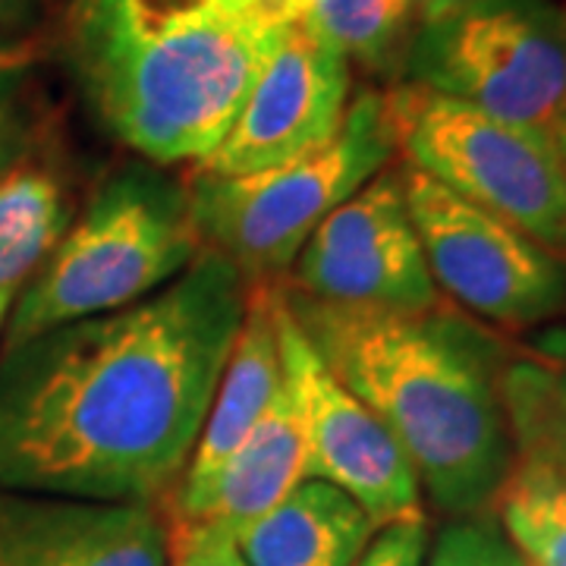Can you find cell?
Listing matches in <instances>:
<instances>
[{
    "label": "cell",
    "instance_id": "6da1fadb",
    "mask_svg": "<svg viewBox=\"0 0 566 566\" xmlns=\"http://www.w3.org/2000/svg\"><path fill=\"white\" fill-rule=\"evenodd\" d=\"M252 281L214 249L139 303L0 353V488L155 504L186 472Z\"/></svg>",
    "mask_w": 566,
    "mask_h": 566
},
{
    "label": "cell",
    "instance_id": "7a4b0ae2",
    "mask_svg": "<svg viewBox=\"0 0 566 566\" xmlns=\"http://www.w3.org/2000/svg\"><path fill=\"white\" fill-rule=\"evenodd\" d=\"M277 290L318 359L400 441L431 504L482 516L516 465L501 344L441 303L394 312Z\"/></svg>",
    "mask_w": 566,
    "mask_h": 566
},
{
    "label": "cell",
    "instance_id": "3957f363",
    "mask_svg": "<svg viewBox=\"0 0 566 566\" xmlns=\"http://www.w3.org/2000/svg\"><path fill=\"white\" fill-rule=\"evenodd\" d=\"M303 0H73L66 66L82 104L142 161L202 164Z\"/></svg>",
    "mask_w": 566,
    "mask_h": 566
},
{
    "label": "cell",
    "instance_id": "277c9868",
    "mask_svg": "<svg viewBox=\"0 0 566 566\" xmlns=\"http://www.w3.org/2000/svg\"><path fill=\"white\" fill-rule=\"evenodd\" d=\"M202 249L189 182L151 161L123 164L22 283L0 344L139 303L177 281Z\"/></svg>",
    "mask_w": 566,
    "mask_h": 566
},
{
    "label": "cell",
    "instance_id": "5b68a950",
    "mask_svg": "<svg viewBox=\"0 0 566 566\" xmlns=\"http://www.w3.org/2000/svg\"><path fill=\"white\" fill-rule=\"evenodd\" d=\"M394 151L387 95L363 88L349 98L337 133L300 158L243 177L196 170L189 202L205 249L227 255L249 281L281 274L318 223L378 177Z\"/></svg>",
    "mask_w": 566,
    "mask_h": 566
},
{
    "label": "cell",
    "instance_id": "8992f818",
    "mask_svg": "<svg viewBox=\"0 0 566 566\" xmlns=\"http://www.w3.org/2000/svg\"><path fill=\"white\" fill-rule=\"evenodd\" d=\"M409 167L551 252H566V167L551 133L424 92L387 95Z\"/></svg>",
    "mask_w": 566,
    "mask_h": 566
},
{
    "label": "cell",
    "instance_id": "52a82bcc",
    "mask_svg": "<svg viewBox=\"0 0 566 566\" xmlns=\"http://www.w3.org/2000/svg\"><path fill=\"white\" fill-rule=\"evenodd\" d=\"M409 85L551 133L566 120V7L554 0H479L416 25Z\"/></svg>",
    "mask_w": 566,
    "mask_h": 566
},
{
    "label": "cell",
    "instance_id": "ba28073f",
    "mask_svg": "<svg viewBox=\"0 0 566 566\" xmlns=\"http://www.w3.org/2000/svg\"><path fill=\"white\" fill-rule=\"evenodd\" d=\"M403 189L438 290L488 322L538 324L566 312V264L551 249L412 167Z\"/></svg>",
    "mask_w": 566,
    "mask_h": 566
},
{
    "label": "cell",
    "instance_id": "9c48e42d",
    "mask_svg": "<svg viewBox=\"0 0 566 566\" xmlns=\"http://www.w3.org/2000/svg\"><path fill=\"white\" fill-rule=\"evenodd\" d=\"M283 371L303 406L308 479L346 491L375 528L422 516V485L387 424L318 359L271 283Z\"/></svg>",
    "mask_w": 566,
    "mask_h": 566
},
{
    "label": "cell",
    "instance_id": "30bf717a",
    "mask_svg": "<svg viewBox=\"0 0 566 566\" xmlns=\"http://www.w3.org/2000/svg\"><path fill=\"white\" fill-rule=\"evenodd\" d=\"M290 286L322 303L394 312L441 303L406 205L403 170H381L318 223Z\"/></svg>",
    "mask_w": 566,
    "mask_h": 566
},
{
    "label": "cell",
    "instance_id": "8fae6325",
    "mask_svg": "<svg viewBox=\"0 0 566 566\" xmlns=\"http://www.w3.org/2000/svg\"><path fill=\"white\" fill-rule=\"evenodd\" d=\"M349 98L353 63L303 17L268 61L218 148L196 170L243 177L300 158L337 133Z\"/></svg>",
    "mask_w": 566,
    "mask_h": 566
},
{
    "label": "cell",
    "instance_id": "7c38bea8",
    "mask_svg": "<svg viewBox=\"0 0 566 566\" xmlns=\"http://www.w3.org/2000/svg\"><path fill=\"white\" fill-rule=\"evenodd\" d=\"M0 566H170V526L155 504L0 488Z\"/></svg>",
    "mask_w": 566,
    "mask_h": 566
},
{
    "label": "cell",
    "instance_id": "4fadbf2b",
    "mask_svg": "<svg viewBox=\"0 0 566 566\" xmlns=\"http://www.w3.org/2000/svg\"><path fill=\"white\" fill-rule=\"evenodd\" d=\"M305 479L308 438L303 406L283 371L274 400L240 450L227 460L199 497L180 504V523H218L240 535Z\"/></svg>",
    "mask_w": 566,
    "mask_h": 566
},
{
    "label": "cell",
    "instance_id": "5bb4252c",
    "mask_svg": "<svg viewBox=\"0 0 566 566\" xmlns=\"http://www.w3.org/2000/svg\"><path fill=\"white\" fill-rule=\"evenodd\" d=\"M281 381L283 359L271 286H259L249 293L240 334L223 365L214 400L205 416L202 434L182 472L186 479L180 485V504L199 497L208 482L227 465V460L240 450L249 431L259 424L264 409L274 400Z\"/></svg>",
    "mask_w": 566,
    "mask_h": 566
},
{
    "label": "cell",
    "instance_id": "9a60e30c",
    "mask_svg": "<svg viewBox=\"0 0 566 566\" xmlns=\"http://www.w3.org/2000/svg\"><path fill=\"white\" fill-rule=\"evenodd\" d=\"M378 528L346 491L305 479L237 535L249 566H353Z\"/></svg>",
    "mask_w": 566,
    "mask_h": 566
},
{
    "label": "cell",
    "instance_id": "2e32d148",
    "mask_svg": "<svg viewBox=\"0 0 566 566\" xmlns=\"http://www.w3.org/2000/svg\"><path fill=\"white\" fill-rule=\"evenodd\" d=\"M516 457H532L566 479V327L542 331L501 375Z\"/></svg>",
    "mask_w": 566,
    "mask_h": 566
},
{
    "label": "cell",
    "instance_id": "e0dca14e",
    "mask_svg": "<svg viewBox=\"0 0 566 566\" xmlns=\"http://www.w3.org/2000/svg\"><path fill=\"white\" fill-rule=\"evenodd\" d=\"M66 227L57 180L17 164L0 177V290L20 293L51 255Z\"/></svg>",
    "mask_w": 566,
    "mask_h": 566
},
{
    "label": "cell",
    "instance_id": "ac0fdd59",
    "mask_svg": "<svg viewBox=\"0 0 566 566\" xmlns=\"http://www.w3.org/2000/svg\"><path fill=\"white\" fill-rule=\"evenodd\" d=\"M506 542L526 566H566V479L532 457H516L494 497Z\"/></svg>",
    "mask_w": 566,
    "mask_h": 566
},
{
    "label": "cell",
    "instance_id": "d6986e66",
    "mask_svg": "<svg viewBox=\"0 0 566 566\" xmlns=\"http://www.w3.org/2000/svg\"><path fill=\"white\" fill-rule=\"evenodd\" d=\"M305 17L378 76H400L416 35V0H303Z\"/></svg>",
    "mask_w": 566,
    "mask_h": 566
},
{
    "label": "cell",
    "instance_id": "ffe728a7",
    "mask_svg": "<svg viewBox=\"0 0 566 566\" xmlns=\"http://www.w3.org/2000/svg\"><path fill=\"white\" fill-rule=\"evenodd\" d=\"M428 566H526L501 526L488 516H463L444 526L428 554Z\"/></svg>",
    "mask_w": 566,
    "mask_h": 566
},
{
    "label": "cell",
    "instance_id": "44dd1931",
    "mask_svg": "<svg viewBox=\"0 0 566 566\" xmlns=\"http://www.w3.org/2000/svg\"><path fill=\"white\" fill-rule=\"evenodd\" d=\"M170 566H249L237 535L218 523H180L170 532Z\"/></svg>",
    "mask_w": 566,
    "mask_h": 566
},
{
    "label": "cell",
    "instance_id": "7402d4cb",
    "mask_svg": "<svg viewBox=\"0 0 566 566\" xmlns=\"http://www.w3.org/2000/svg\"><path fill=\"white\" fill-rule=\"evenodd\" d=\"M428 557V520L409 516L378 528L353 566H424Z\"/></svg>",
    "mask_w": 566,
    "mask_h": 566
},
{
    "label": "cell",
    "instance_id": "603a6c76",
    "mask_svg": "<svg viewBox=\"0 0 566 566\" xmlns=\"http://www.w3.org/2000/svg\"><path fill=\"white\" fill-rule=\"evenodd\" d=\"M32 114L17 95L0 102V177L25 161L32 148Z\"/></svg>",
    "mask_w": 566,
    "mask_h": 566
},
{
    "label": "cell",
    "instance_id": "cb8c5ba5",
    "mask_svg": "<svg viewBox=\"0 0 566 566\" xmlns=\"http://www.w3.org/2000/svg\"><path fill=\"white\" fill-rule=\"evenodd\" d=\"M25 73H29V51H25V44L0 35V102H7V98H13L20 92Z\"/></svg>",
    "mask_w": 566,
    "mask_h": 566
},
{
    "label": "cell",
    "instance_id": "d4e9b609",
    "mask_svg": "<svg viewBox=\"0 0 566 566\" xmlns=\"http://www.w3.org/2000/svg\"><path fill=\"white\" fill-rule=\"evenodd\" d=\"M41 20V0H0V35L13 39L35 29Z\"/></svg>",
    "mask_w": 566,
    "mask_h": 566
},
{
    "label": "cell",
    "instance_id": "484cf974",
    "mask_svg": "<svg viewBox=\"0 0 566 566\" xmlns=\"http://www.w3.org/2000/svg\"><path fill=\"white\" fill-rule=\"evenodd\" d=\"M472 3H479V0H416V20H419V25L444 20V17H453V13H460Z\"/></svg>",
    "mask_w": 566,
    "mask_h": 566
},
{
    "label": "cell",
    "instance_id": "4316f807",
    "mask_svg": "<svg viewBox=\"0 0 566 566\" xmlns=\"http://www.w3.org/2000/svg\"><path fill=\"white\" fill-rule=\"evenodd\" d=\"M17 300V293L10 290H0V334H3V324H7V315H10V305Z\"/></svg>",
    "mask_w": 566,
    "mask_h": 566
},
{
    "label": "cell",
    "instance_id": "83f0119b",
    "mask_svg": "<svg viewBox=\"0 0 566 566\" xmlns=\"http://www.w3.org/2000/svg\"><path fill=\"white\" fill-rule=\"evenodd\" d=\"M554 142H557V148H560V158H564V167H566V120L554 129Z\"/></svg>",
    "mask_w": 566,
    "mask_h": 566
}]
</instances>
